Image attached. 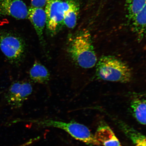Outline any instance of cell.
I'll use <instances>...</instances> for the list:
<instances>
[{
	"instance_id": "obj_1",
	"label": "cell",
	"mask_w": 146,
	"mask_h": 146,
	"mask_svg": "<svg viewBox=\"0 0 146 146\" xmlns=\"http://www.w3.org/2000/svg\"><path fill=\"white\" fill-rule=\"evenodd\" d=\"M69 56L76 64L82 68H92L97 59L90 33L85 30L73 38L67 48Z\"/></svg>"
},
{
	"instance_id": "obj_2",
	"label": "cell",
	"mask_w": 146,
	"mask_h": 146,
	"mask_svg": "<svg viewBox=\"0 0 146 146\" xmlns=\"http://www.w3.org/2000/svg\"><path fill=\"white\" fill-rule=\"evenodd\" d=\"M96 74L104 81L127 83L132 78V73L126 64L112 56H104L97 63Z\"/></svg>"
},
{
	"instance_id": "obj_3",
	"label": "cell",
	"mask_w": 146,
	"mask_h": 146,
	"mask_svg": "<svg viewBox=\"0 0 146 146\" xmlns=\"http://www.w3.org/2000/svg\"><path fill=\"white\" fill-rule=\"evenodd\" d=\"M40 127L56 128L65 131L76 139L88 145H100L89 129L85 125L76 122H65L51 119H38L27 120Z\"/></svg>"
},
{
	"instance_id": "obj_4",
	"label": "cell",
	"mask_w": 146,
	"mask_h": 146,
	"mask_svg": "<svg viewBox=\"0 0 146 146\" xmlns=\"http://www.w3.org/2000/svg\"><path fill=\"white\" fill-rule=\"evenodd\" d=\"M0 49L9 63L18 65L26 56L27 46L24 40L12 33L0 31Z\"/></svg>"
},
{
	"instance_id": "obj_5",
	"label": "cell",
	"mask_w": 146,
	"mask_h": 146,
	"mask_svg": "<svg viewBox=\"0 0 146 146\" xmlns=\"http://www.w3.org/2000/svg\"><path fill=\"white\" fill-rule=\"evenodd\" d=\"M68 6V0H47L45 8L47 19L46 26L50 36L56 35L62 28L64 15Z\"/></svg>"
},
{
	"instance_id": "obj_6",
	"label": "cell",
	"mask_w": 146,
	"mask_h": 146,
	"mask_svg": "<svg viewBox=\"0 0 146 146\" xmlns=\"http://www.w3.org/2000/svg\"><path fill=\"white\" fill-rule=\"evenodd\" d=\"M33 87L30 82L17 81L14 82L5 94V100L14 108H19L32 94Z\"/></svg>"
},
{
	"instance_id": "obj_7",
	"label": "cell",
	"mask_w": 146,
	"mask_h": 146,
	"mask_svg": "<svg viewBox=\"0 0 146 146\" xmlns=\"http://www.w3.org/2000/svg\"><path fill=\"white\" fill-rule=\"evenodd\" d=\"M28 9L22 0H0V15L17 19L28 18Z\"/></svg>"
},
{
	"instance_id": "obj_8",
	"label": "cell",
	"mask_w": 146,
	"mask_h": 146,
	"mask_svg": "<svg viewBox=\"0 0 146 146\" xmlns=\"http://www.w3.org/2000/svg\"><path fill=\"white\" fill-rule=\"evenodd\" d=\"M28 18L33 26L41 44L44 45L43 33L47 20L45 9L31 7L28 9Z\"/></svg>"
},
{
	"instance_id": "obj_9",
	"label": "cell",
	"mask_w": 146,
	"mask_h": 146,
	"mask_svg": "<svg viewBox=\"0 0 146 146\" xmlns=\"http://www.w3.org/2000/svg\"><path fill=\"white\" fill-rule=\"evenodd\" d=\"M100 145L104 146H122L112 129L106 125L98 128L94 135Z\"/></svg>"
},
{
	"instance_id": "obj_10",
	"label": "cell",
	"mask_w": 146,
	"mask_h": 146,
	"mask_svg": "<svg viewBox=\"0 0 146 146\" xmlns=\"http://www.w3.org/2000/svg\"><path fill=\"white\" fill-rule=\"evenodd\" d=\"M30 77L33 81L40 84H46L50 79V74L46 67L36 60L29 72Z\"/></svg>"
},
{
	"instance_id": "obj_11",
	"label": "cell",
	"mask_w": 146,
	"mask_h": 146,
	"mask_svg": "<svg viewBox=\"0 0 146 146\" xmlns=\"http://www.w3.org/2000/svg\"><path fill=\"white\" fill-rule=\"evenodd\" d=\"M68 6L65 11L64 17V24L69 29L75 27L79 14V4L76 0H68Z\"/></svg>"
},
{
	"instance_id": "obj_12",
	"label": "cell",
	"mask_w": 146,
	"mask_h": 146,
	"mask_svg": "<svg viewBox=\"0 0 146 146\" xmlns=\"http://www.w3.org/2000/svg\"><path fill=\"white\" fill-rule=\"evenodd\" d=\"M132 21V30L137 36L139 39L143 38L146 32V6L133 16Z\"/></svg>"
},
{
	"instance_id": "obj_13",
	"label": "cell",
	"mask_w": 146,
	"mask_h": 146,
	"mask_svg": "<svg viewBox=\"0 0 146 146\" xmlns=\"http://www.w3.org/2000/svg\"><path fill=\"white\" fill-rule=\"evenodd\" d=\"M146 100L141 97H136L131 102V107L133 116L139 123L146 124Z\"/></svg>"
},
{
	"instance_id": "obj_14",
	"label": "cell",
	"mask_w": 146,
	"mask_h": 146,
	"mask_svg": "<svg viewBox=\"0 0 146 146\" xmlns=\"http://www.w3.org/2000/svg\"><path fill=\"white\" fill-rule=\"evenodd\" d=\"M120 127L135 146H146L145 136L124 123H119Z\"/></svg>"
},
{
	"instance_id": "obj_15",
	"label": "cell",
	"mask_w": 146,
	"mask_h": 146,
	"mask_svg": "<svg viewBox=\"0 0 146 146\" xmlns=\"http://www.w3.org/2000/svg\"><path fill=\"white\" fill-rule=\"evenodd\" d=\"M146 0H126L125 7L128 19L130 20L146 6Z\"/></svg>"
},
{
	"instance_id": "obj_16",
	"label": "cell",
	"mask_w": 146,
	"mask_h": 146,
	"mask_svg": "<svg viewBox=\"0 0 146 146\" xmlns=\"http://www.w3.org/2000/svg\"><path fill=\"white\" fill-rule=\"evenodd\" d=\"M31 7L34 8H45L47 0H31Z\"/></svg>"
}]
</instances>
